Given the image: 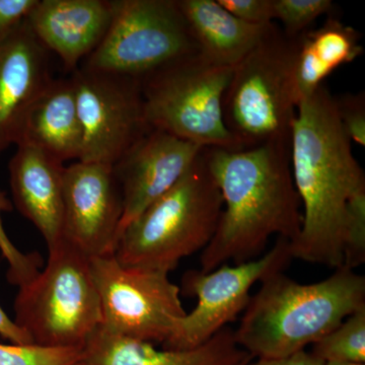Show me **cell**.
I'll list each match as a JSON object with an SVG mask.
<instances>
[{"mask_svg": "<svg viewBox=\"0 0 365 365\" xmlns=\"http://www.w3.org/2000/svg\"><path fill=\"white\" fill-rule=\"evenodd\" d=\"M351 144L325 86L299 101L290 133V165L304 212L299 235L290 242L292 258L343 267L348 203L365 188Z\"/></svg>", "mask_w": 365, "mask_h": 365, "instance_id": "obj_1", "label": "cell"}, {"mask_svg": "<svg viewBox=\"0 0 365 365\" xmlns=\"http://www.w3.org/2000/svg\"><path fill=\"white\" fill-rule=\"evenodd\" d=\"M223 209L212 240L201 255L202 272L227 262L260 258L272 235L294 242L302 225L292 178L289 143L242 148H204Z\"/></svg>", "mask_w": 365, "mask_h": 365, "instance_id": "obj_2", "label": "cell"}, {"mask_svg": "<svg viewBox=\"0 0 365 365\" xmlns=\"http://www.w3.org/2000/svg\"><path fill=\"white\" fill-rule=\"evenodd\" d=\"M261 282L235 331L237 344L254 359L302 351L365 307V277L344 266L313 284H300L283 272Z\"/></svg>", "mask_w": 365, "mask_h": 365, "instance_id": "obj_3", "label": "cell"}, {"mask_svg": "<svg viewBox=\"0 0 365 365\" xmlns=\"http://www.w3.org/2000/svg\"><path fill=\"white\" fill-rule=\"evenodd\" d=\"M222 209L203 150L184 176L125 228L114 257L127 267L169 273L207 247Z\"/></svg>", "mask_w": 365, "mask_h": 365, "instance_id": "obj_4", "label": "cell"}, {"mask_svg": "<svg viewBox=\"0 0 365 365\" xmlns=\"http://www.w3.org/2000/svg\"><path fill=\"white\" fill-rule=\"evenodd\" d=\"M48 252L43 271L20 287L14 322L34 344L83 347L102 324L91 258L64 239Z\"/></svg>", "mask_w": 365, "mask_h": 365, "instance_id": "obj_5", "label": "cell"}, {"mask_svg": "<svg viewBox=\"0 0 365 365\" xmlns=\"http://www.w3.org/2000/svg\"><path fill=\"white\" fill-rule=\"evenodd\" d=\"M294 54L295 39H288L276 25L234 67L223 98V119L242 150L289 143L299 103Z\"/></svg>", "mask_w": 365, "mask_h": 365, "instance_id": "obj_6", "label": "cell"}, {"mask_svg": "<svg viewBox=\"0 0 365 365\" xmlns=\"http://www.w3.org/2000/svg\"><path fill=\"white\" fill-rule=\"evenodd\" d=\"M232 71L199 53L140 79L146 124L203 148L242 150L223 119Z\"/></svg>", "mask_w": 365, "mask_h": 365, "instance_id": "obj_7", "label": "cell"}, {"mask_svg": "<svg viewBox=\"0 0 365 365\" xmlns=\"http://www.w3.org/2000/svg\"><path fill=\"white\" fill-rule=\"evenodd\" d=\"M199 53L177 0H116L104 39L83 68L140 81Z\"/></svg>", "mask_w": 365, "mask_h": 365, "instance_id": "obj_8", "label": "cell"}, {"mask_svg": "<svg viewBox=\"0 0 365 365\" xmlns=\"http://www.w3.org/2000/svg\"><path fill=\"white\" fill-rule=\"evenodd\" d=\"M106 332L165 344L186 316L169 273L127 267L114 255L91 259Z\"/></svg>", "mask_w": 365, "mask_h": 365, "instance_id": "obj_9", "label": "cell"}, {"mask_svg": "<svg viewBox=\"0 0 365 365\" xmlns=\"http://www.w3.org/2000/svg\"><path fill=\"white\" fill-rule=\"evenodd\" d=\"M292 259L290 242L278 237L273 248L260 258L239 265L225 264L211 272L192 270L185 274L182 294L196 297L197 304L163 348L186 350L202 345L245 311L255 283L283 272Z\"/></svg>", "mask_w": 365, "mask_h": 365, "instance_id": "obj_10", "label": "cell"}, {"mask_svg": "<svg viewBox=\"0 0 365 365\" xmlns=\"http://www.w3.org/2000/svg\"><path fill=\"white\" fill-rule=\"evenodd\" d=\"M81 130L79 162L113 165L150 130L139 79L83 68L72 76Z\"/></svg>", "mask_w": 365, "mask_h": 365, "instance_id": "obj_11", "label": "cell"}, {"mask_svg": "<svg viewBox=\"0 0 365 365\" xmlns=\"http://www.w3.org/2000/svg\"><path fill=\"white\" fill-rule=\"evenodd\" d=\"M63 239L90 258L114 255L123 199L111 165L78 162L63 176Z\"/></svg>", "mask_w": 365, "mask_h": 365, "instance_id": "obj_12", "label": "cell"}, {"mask_svg": "<svg viewBox=\"0 0 365 365\" xmlns=\"http://www.w3.org/2000/svg\"><path fill=\"white\" fill-rule=\"evenodd\" d=\"M203 150L150 129L113 165L123 199L119 239L125 228L184 176Z\"/></svg>", "mask_w": 365, "mask_h": 365, "instance_id": "obj_13", "label": "cell"}, {"mask_svg": "<svg viewBox=\"0 0 365 365\" xmlns=\"http://www.w3.org/2000/svg\"><path fill=\"white\" fill-rule=\"evenodd\" d=\"M52 79L48 50L26 20L0 43V155L19 143L31 108Z\"/></svg>", "mask_w": 365, "mask_h": 365, "instance_id": "obj_14", "label": "cell"}, {"mask_svg": "<svg viewBox=\"0 0 365 365\" xmlns=\"http://www.w3.org/2000/svg\"><path fill=\"white\" fill-rule=\"evenodd\" d=\"M113 13L107 0H38L26 21L46 49L76 71L104 39Z\"/></svg>", "mask_w": 365, "mask_h": 365, "instance_id": "obj_15", "label": "cell"}, {"mask_svg": "<svg viewBox=\"0 0 365 365\" xmlns=\"http://www.w3.org/2000/svg\"><path fill=\"white\" fill-rule=\"evenodd\" d=\"M64 170L63 163L24 143L9 163L14 206L38 228L48 249L63 239Z\"/></svg>", "mask_w": 365, "mask_h": 365, "instance_id": "obj_16", "label": "cell"}, {"mask_svg": "<svg viewBox=\"0 0 365 365\" xmlns=\"http://www.w3.org/2000/svg\"><path fill=\"white\" fill-rule=\"evenodd\" d=\"M83 350L86 365H247L254 359L240 347L228 327L186 350L158 349L153 343L113 335L100 327Z\"/></svg>", "mask_w": 365, "mask_h": 365, "instance_id": "obj_17", "label": "cell"}, {"mask_svg": "<svg viewBox=\"0 0 365 365\" xmlns=\"http://www.w3.org/2000/svg\"><path fill=\"white\" fill-rule=\"evenodd\" d=\"M204 58L235 67L272 32L275 23L254 25L240 20L217 0H177Z\"/></svg>", "mask_w": 365, "mask_h": 365, "instance_id": "obj_18", "label": "cell"}, {"mask_svg": "<svg viewBox=\"0 0 365 365\" xmlns=\"http://www.w3.org/2000/svg\"><path fill=\"white\" fill-rule=\"evenodd\" d=\"M29 144L64 163L81 158L83 130L72 79H52L35 101L19 144Z\"/></svg>", "mask_w": 365, "mask_h": 365, "instance_id": "obj_19", "label": "cell"}, {"mask_svg": "<svg viewBox=\"0 0 365 365\" xmlns=\"http://www.w3.org/2000/svg\"><path fill=\"white\" fill-rule=\"evenodd\" d=\"M361 38L354 28L330 16L323 25L295 39L294 83L299 101L323 86L334 71L364 54Z\"/></svg>", "mask_w": 365, "mask_h": 365, "instance_id": "obj_20", "label": "cell"}, {"mask_svg": "<svg viewBox=\"0 0 365 365\" xmlns=\"http://www.w3.org/2000/svg\"><path fill=\"white\" fill-rule=\"evenodd\" d=\"M312 351L322 361L365 364V307L348 317L314 343Z\"/></svg>", "mask_w": 365, "mask_h": 365, "instance_id": "obj_21", "label": "cell"}, {"mask_svg": "<svg viewBox=\"0 0 365 365\" xmlns=\"http://www.w3.org/2000/svg\"><path fill=\"white\" fill-rule=\"evenodd\" d=\"M0 365H86L83 347L0 344Z\"/></svg>", "mask_w": 365, "mask_h": 365, "instance_id": "obj_22", "label": "cell"}, {"mask_svg": "<svg viewBox=\"0 0 365 365\" xmlns=\"http://www.w3.org/2000/svg\"><path fill=\"white\" fill-rule=\"evenodd\" d=\"M274 19L282 24L288 39H297L324 14L332 13L331 0H273Z\"/></svg>", "mask_w": 365, "mask_h": 365, "instance_id": "obj_23", "label": "cell"}, {"mask_svg": "<svg viewBox=\"0 0 365 365\" xmlns=\"http://www.w3.org/2000/svg\"><path fill=\"white\" fill-rule=\"evenodd\" d=\"M13 210V204L6 194L0 191V254L9 263L7 280L11 284L21 287L40 272L42 258L37 252L23 253L16 248L6 235L2 213Z\"/></svg>", "mask_w": 365, "mask_h": 365, "instance_id": "obj_24", "label": "cell"}, {"mask_svg": "<svg viewBox=\"0 0 365 365\" xmlns=\"http://www.w3.org/2000/svg\"><path fill=\"white\" fill-rule=\"evenodd\" d=\"M365 262V188L359 190L348 203L345 223L344 263L355 270Z\"/></svg>", "mask_w": 365, "mask_h": 365, "instance_id": "obj_25", "label": "cell"}, {"mask_svg": "<svg viewBox=\"0 0 365 365\" xmlns=\"http://www.w3.org/2000/svg\"><path fill=\"white\" fill-rule=\"evenodd\" d=\"M340 123L351 143L365 145V95L346 93L334 97Z\"/></svg>", "mask_w": 365, "mask_h": 365, "instance_id": "obj_26", "label": "cell"}, {"mask_svg": "<svg viewBox=\"0 0 365 365\" xmlns=\"http://www.w3.org/2000/svg\"><path fill=\"white\" fill-rule=\"evenodd\" d=\"M217 2L246 23L267 25L275 20L273 0H217Z\"/></svg>", "mask_w": 365, "mask_h": 365, "instance_id": "obj_27", "label": "cell"}, {"mask_svg": "<svg viewBox=\"0 0 365 365\" xmlns=\"http://www.w3.org/2000/svg\"><path fill=\"white\" fill-rule=\"evenodd\" d=\"M38 0H0V43L28 19Z\"/></svg>", "mask_w": 365, "mask_h": 365, "instance_id": "obj_28", "label": "cell"}, {"mask_svg": "<svg viewBox=\"0 0 365 365\" xmlns=\"http://www.w3.org/2000/svg\"><path fill=\"white\" fill-rule=\"evenodd\" d=\"M0 336L9 340L11 344H34L29 334L13 321L0 307Z\"/></svg>", "mask_w": 365, "mask_h": 365, "instance_id": "obj_29", "label": "cell"}, {"mask_svg": "<svg viewBox=\"0 0 365 365\" xmlns=\"http://www.w3.org/2000/svg\"><path fill=\"white\" fill-rule=\"evenodd\" d=\"M324 364L325 362L314 356L313 353L302 350L282 359H257V361H251L247 365H324Z\"/></svg>", "mask_w": 365, "mask_h": 365, "instance_id": "obj_30", "label": "cell"}, {"mask_svg": "<svg viewBox=\"0 0 365 365\" xmlns=\"http://www.w3.org/2000/svg\"><path fill=\"white\" fill-rule=\"evenodd\" d=\"M324 365H364L362 364H354V362H337V361H329L325 362Z\"/></svg>", "mask_w": 365, "mask_h": 365, "instance_id": "obj_31", "label": "cell"}]
</instances>
